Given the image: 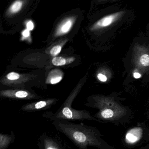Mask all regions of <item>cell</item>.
I'll list each match as a JSON object with an SVG mask.
<instances>
[{
	"label": "cell",
	"instance_id": "18",
	"mask_svg": "<svg viewBox=\"0 0 149 149\" xmlns=\"http://www.w3.org/2000/svg\"><path fill=\"white\" fill-rule=\"evenodd\" d=\"M30 34V31L28 29H25V30L22 33L23 36L24 37H28L29 36Z\"/></svg>",
	"mask_w": 149,
	"mask_h": 149
},
{
	"label": "cell",
	"instance_id": "3",
	"mask_svg": "<svg viewBox=\"0 0 149 149\" xmlns=\"http://www.w3.org/2000/svg\"><path fill=\"white\" fill-rule=\"evenodd\" d=\"M45 117L52 120H90L101 123L103 122L93 117L88 112L86 111H79L72 108L71 104H64L61 109L55 114H45Z\"/></svg>",
	"mask_w": 149,
	"mask_h": 149
},
{
	"label": "cell",
	"instance_id": "17",
	"mask_svg": "<svg viewBox=\"0 0 149 149\" xmlns=\"http://www.w3.org/2000/svg\"><path fill=\"white\" fill-rule=\"evenodd\" d=\"M26 27H27V29L28 30H33L34 28V24L33 22L31 21H29L26 24Z\"/></svg>",
	"mask_w": 149,
	"mask_h": 149
},
{
	"label": "cell",
	"instance_id": "10",
	"mask_svg": "<svg viewBox=\"0 0 149 149\" xmlns=\"http://www.w3.org/2000/svg\"><path fill=\"white\" fill-rule=\"evenodd\" d=\"M75 58L70 57L65 58L63 57H55L52 59V63L55 66H63L65 65L70 64L74 62Z\"/></svg>",
	"mask_w": 149,
	"mask_h": 149
},
{
	"label": "cell",
	"instance_id": "8",
	"mask_svg": "<svg viewBox=\"0 0 149 149\" xmlns=\"http://www.w3.org/2000/svg\"><path fill=\"white\" fill-rule=\"evenodd\" d=\"M40 146V149H64L56 140L46 133L41 136Z\"/></svg>",
	"mask_w": 149,
	"mask_h": 149
},
{
	"label": "cell",
	"instance_id": "2",
	"mask_svg": "<svg viewBox=\"0 0 149 149\" xmlns=\"http://www.w3.org/2000/svg\"><path fill=\"white\" fill-rule=\"evenodd\" d=\"M100 111L95 117L102 121L116 123L120 122L127 113V109L109 99L104 100V104L99 105Z\"/></svg>",
	"mask_w": 149,
	"mask_h": 149
},
{
	"label": "cell",
	"instance_id": "5",
	"mask_svg": "<svg viewBox=\"0 0 149 149\" xmlns=\"http://www.w3.org/2000/svg\"><path fill=\"white\" fill-rule=\"evenodd\" d=\"M124 14V11H120L105 16L95 22L91 27V29L97 30L109 27L119 20Z\"/></svg>",
	"mask_w": 149,
	"mask_h": 149
},
{
	"label": "cell",
	"instance_id": "7",
	"mask_svg": "<svg viewBox=\"0 0 149 149\" xmlns=\"http://www.w3.org/2000/svg\"><path fill=\"white\" fill-rule=\"evenodd\" d=\"M143 129L136 127L130 129L125 135V141L129 144H134L138 142L143 135Z\"/></svg>",
	"mask_w": 149,
	"mask_h": 149
},
{
	"label": "cell",
	"instance_id": "9",
	"mask_svg": "<svg viewBox=\"0 0 149 149\" xmlns=\"http://www.w3.org/2000/svg\"><path fill=\"white\" fill-rule=\"evenodd\" d=\"M63 76V74L61 71L58 70H53L49 73L46 81L50 84H57L62 80Z\"/></svg>",
	"mask_w": 149,
	"mask_h": 149
},
{
	"label": "cell",
	"instance_id": "11",
	"mask_svg": "<svg viewBox=\"0 0 149 149\" xmlns=\"http://www.w3.org/2000/svg\"><path fill=\"white\" fill-rule=\"evenodd\" d=\"M23 3L22 1L17 0L13 3L10 6L9 11L10 14H15L19 12L22 7Z\"/></svg>",
	"mask_w": 149,
	"mask_h": 149
},
{
	"label": "cell",
	"instance_id": "13",
	"mask_svg": "<svg viewBox=\"0 0 149 149\" xmlns=\"http://www.w3.org/2000/svg\"><path fill=\"white\" fill-rule=\"evenodd\" d=\"M63 46L62 45L58 44L53 46L50 51V54L52 56H56L61 52Z\"/></svg>",
	"mask_w": 149,
	"mask_h": 149
},
{
	"label": "cell",
	"instance_id": "14",
	"mask_svg": "<svg viewBox=\"0 0 149 149\" xmlns=\"http://www.w3.org/2000/svg\"><path fill=\"white\" fill-rule=\"evenodd\" d=\"M7 78L10 80H14L19 79V75L17 73L15 72H10L8 74Z\"/></svg>",
	"mask_w": 149,
	"mask_h": 149
},
{
	"label": "cell",
	"instance_id": "1",
	"mask_svg": "<svg viewBox=\"0 0 149 149\" xmlns=\"http://www.w3.org/2000/svg\"><path fill=\"white\" fill-rule=\"evenodd\" d=\"M52 123L56 130L69 138L79 149H88V147L114 149L101 138L103 135L96 127L58 119L52 120Z\"/></svg>",
	"mask_w": 149,
	"mask_h": 149
},
{
	"label": "cell",
	"instance_id": "20",
	"mask_svg": "<svg viewBox=\"0 0 149 149\" xmlns=\"http://www.w3.org/2000/svg\"><path fill=\"white\" fill-rule=\"evenodd\" d=\"M147 136L149 137V130L148 131V134H147Z\"/></svg>",
	"mask_w": 149,
	"mask_h": 149
},
{
	"label": "cell",
	"instance_id": "15",
	"mask_svg": "<svg viewBox=\"0 0 149 149\" xmlns=\"http://www.w3.org/2000/svg\"><path fill=\"white\" fill-rule=\"evenodd\" d=\"M28 93L25 91H19L17 92L15 94L16 97L18 98H25L28 96Z\"/></svg>",
	"mask_w": 149,
	"mask_h": 149
},
{
	"label": "cell",
	"instance_id": "6",
	"mask_svg": "<svg viewBox=\"0 0 149 149\" xmlns=\"http://www.w3.org/2000/svg\"><path fill=\"white\" fill-rule=\"evenodd\" d=\"M76 20V16H72L63 20L56 29L55 36H61L69 33L72 29Z\"/></svg>",
	"mask_w": 149,
	"mask_h": 149
},
{
	"label": "cell",
	"instance_id": "4",
	"mask_svg": "<svg viewBox=\"0 0 149 149\" xmlns=\"http://www.w3.org/2000/svg\"><path fill=\"white\" fill-rule=\"evenodd\" d=\"M132 62L134 68L143 74L149 73V46L135 44L133 48Z\"/></svg>",
	"mask_w": 149,
	"mask_h": 149
},
{
	"label": "cell",
	"instance_id": "12",
	"mask_svg": "<svg viewBox=\"0 0 149 149\" xmlns=\"http://www.w3.org/2000/svg\"><path fill=\"white\" fill-rule=\"evenodd\" d=\"M53 100H49L41 101L37 102L35 105L36 109H39L45 107L47 106H49L51 103L53 102Z\"/></svg>",
	"mask_w": 149,
	"mask_h": 149
},
{
	"label": "cell",
	"instance_id": "16",
	"mask_svg": "<svg viewBox=\"0 0 149 149\" xmlns=\"http://www.w3.org/2000/svg\"><path fill=\"white\" fill-rule=\"evenodd\" d=\"M97 78L100 81H101L102 82H106L107 81V78L106 75H104V74H102V73H99L97 75Z\"/></svg>",
	"mask_w": 149,
	"mask_h": 149
},
{
	"label": "cell",
	"instance_id": "19",
	"mask_svg": "<svg viewBox=\"0 0 149 149\" xmlns=\"http://www.w3.org/2000/svg\"><path fill=\"white\" fill-rule=\"evenodd\" d=\"M3 141V136H0V146H2V143Z\"/></svg>",
	"mask_w": 149,
	"mask_h": 149
}]
</instances>
